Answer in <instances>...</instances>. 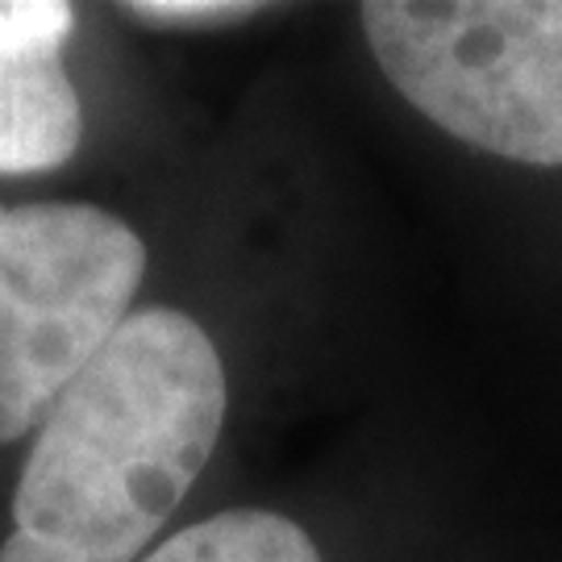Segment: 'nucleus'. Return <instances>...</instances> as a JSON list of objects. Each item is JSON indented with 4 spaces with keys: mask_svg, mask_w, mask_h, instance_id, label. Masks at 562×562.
Segmentation results:
<instances>
[{
    "mask_svg": "<svg viewBox=\"0 0 562 562\" xmlns=\"http://www.w3.org/2000/svg\"><path fill=\"white\" fill-rule=\"evenodd\" d=\"M142 562H322V554L301 525L280 513L234 508L180 529Z\"/></svg>",
    "mask_w": 562,
    "mask_h": 562,
    "instance_id": "nucleus-5",
    "label": "nucleus"
},
{
    "mask_svg": "<svg viewBox=\"0 0 562 562\" xmlns=\"http://www.w3.org/2000/svg\"><path fill=\"white\" fill-rule=\"evenodd\" d=\"M130 18L146 25H225V21L250 18L259 4H238V0H138L121 4Z\"/></svg>",
    "mask_w": 562,
    "mask_h": 562,
    "instance_id": "nucleus-6",
    "label": "nucleus"
},
{
    "mask_svg": "<svg viewBox=\"0 0 562 562\" xmlns=\"http://www.w3.org/2000/svg\"><path fill=\"white\" fill-rule=\"evenodd\" d=\"M142 276V238L97 204H0V442L101 355Z\"/></svg>",
    "mask_w": 562,
    "mask_h": 562,
    "instance_id": "nucleus-3",
    "label": "nucleus"
},
{
    "mask_svg": "<svg viewBox=\"0 0 562 562\" xmlns=\"http://www.w3.org/2000/svg\"><path fill=\"white\" fill-rule=\"evenodd\" d=\"M76 9L0 0V176L55 171L83 138V109L63 67Z\"/></svg>",
    "mask_w": 562,
    "mask_h": 562,
    "instance_id": "nucleus-4",
    "label": "nucleus"
},
{
    "mask_svg": "<svg viewBox=\"0 0 562 562\" xmlns=\"http://www.w3.org/2000/svg\"><path fill=\"white\" fill-rule=\"evenodd\" d=\"M359 18L383 76L434 125L562 167V0H375Z\"/></svg>",
    "mask_w": 562,
    "mask_h": 562,
    "instance_id": "nucleus-2",
    "label": "nucleus"
},
{
    "mask_svg": "<svg viewBox=\"0 0 562 562\" xmlns=\"http://www.w3.org/2000/svg\"><path fill=\"white\" fill-rule=\"evenodd\" d=\"M225 367L188 313H130L38 425L0 562H134L196 483Z\"/></svg>",
    "mask_w": 562,
    "mask_h": 562,
    "instance_id": "nucleus-1",
    "label": "nucleus"
}]
</instances>
